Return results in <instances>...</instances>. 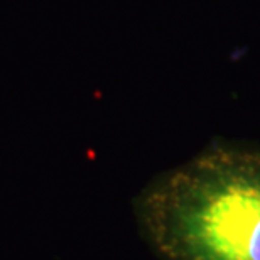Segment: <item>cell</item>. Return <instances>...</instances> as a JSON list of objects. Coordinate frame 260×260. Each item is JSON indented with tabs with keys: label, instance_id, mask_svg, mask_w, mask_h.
<instances>
[{
	"label": "cell",
	"instance_id": "cell-1",
	"mask_svg": "<svg viewBox=\"0 0 260 260\" xmlns=\"http://www.w3.org/2000/svg\"><path fill=\"white\" fill-rule=\"evenodd\" d=\"M134 216L160 260H260V147L213 140L155 176Z\"/></svg>",
	"mask_w": 260,
	"mask_h": 260
}]
</instances>
